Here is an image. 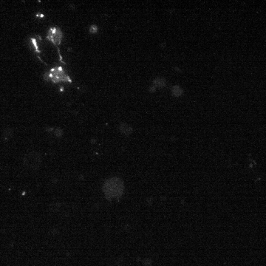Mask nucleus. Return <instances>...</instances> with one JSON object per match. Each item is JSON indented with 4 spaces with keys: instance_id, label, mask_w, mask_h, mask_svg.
I'll use <instances>...</instances> for the list:
<instances>
[{
    "instance_id": "obj_8",
    "label": "nucleus",
    "mask_w": 266,
    "mask_h": 266,
    "mask_svg": "<svg viewBox=\"0 0 266 266\" xmlns=\"http://www.w3.org/2000/svg\"><path fill=\"white\" fill-rule=\"evenodd\" d=\"M89 31H90L91 33H95V32L97 31V27H96V26H95V25H93L90 27V29H89Z\"/></svg>"
},
{
    "instance_id": "obj_2",
    "label": "nucleus",
    "mask_w": 266,
    "mask_h": 266,
    "mask_svg": "<svg viewBox=\"0 0 266 266\" xmlns=\"http://www.w3.org/2000/svg\"><path fill=\"white\" fill-rule=\"evenodd\" d=\"M104 187L105 193L110 197L120 195L123 190V185L121 181H117L116 179L111 180L107 182Z\"/></svg>"
},
{
    "instance_id": "obj_1",
    "label": "nucleus",
    "mask_w": 266,
    "mask_h": 266,
    "mask_svg": "<svg viewBox=\"0 0 266 266\" xmlns=\"http://www.w3.org/2000/svg\"><path fill=\"white\" fill-rule=\"evenodd\" d=\"M45 79L51 80L54 83L61 82V81H65V82H71L72 81L70 78L65 73V70L61 67L51 69L49 73L45 74Z\"/></svg>"
},
{
    "instance_id": "obj_6",
    "label": "nucleus",
    "mask_w": 266,
    "mask_h": 266,
    "mask_svg": "<svg viewBox=\"0 0 266 266\" xmlns=\"http://www.w3.org/2000/svg\"><path fill=\"white\" fill-rule=\"evenodd\" d=\"M155 84L157 87H163L165 86V80L163 79H157L155 81Z\"/></svg>"
},
{
    "instance_id": "obj_5",
    "label": "nucleus",
    "mask_w": 266,
    "mask_h": 266,
    "mask_svg": "<svg viewBox=\"0 0 266 266\" xmlns=\"http://www.w3.org/2000/svg\"><path fill=\"white\" fill-rule=\"evenodd\" d=\"M172 93L174 95H175V96H180V95H182V93H183V90H182V89L178 86H175L172 88Z\"/></svg>"
},
{
    "instance_id": "obj_7",
    "label": "nucleus",
    "mask_w": 266,
    "mask_h": 266,
    "mask_svg": "<svg viewBox=\"0 0 266 266\" xmlns=\"http://www.w3.org/2000/svg\"><path fill=\"white\" fill-rule=\"evenodd\" d=\"M31 42L33 43V46H34V47H35V50H36V52H38V53H39V47H38V45H37V43H36V41L35 39H31Z\"/></svg>"
},
{
    "instance_id": "obj_4",
    "label": "nucleus",
    "mask_w": 266,
    "mask_h": 266,
    "mask_svg": "<svg viewBox=\"0 0 266 266\" xmlns=\"http://www.w3.org/2000/svg\"><path fill=\"white\" fill-rule=\"evenodd\" d=\"M120 129H121V131L122 133L126 134V135H129V134H130L132 131H133V128H132L130 126L126 124V123H122Z\"/></svg>"
},
{
    "instance_id": "obj_3",
    "label": "nucleus",
    "mask_w": 266,
    "mask_h": 266,
    "mask_svg": "<svg viewBox=\"0 0 266 266\" xmlns=\"http://www.w3.org/2000/svg\"><path fill=\"white\" fill-rule=\"evenodd\" d=\"M47 39L53 42L54 45H59L62 39V33L58 27H51L47 33Z\"/></svg>"
}]
</instances>
